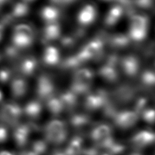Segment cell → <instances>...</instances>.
<instances>
[{
    "label": "cell",
    "instance_id": "cell-10",
    "mask_svg": "<svg viewBox=\"0 0 155 155\" xmlns=\"http://www.w3.org/2000/svg\"><path fill=\"white\" fill-rule=\"evenodd\" d=\"M122 10L119 7H115L113 8L111 10L110 12L109 13V15L107 17V23H114L119 18L120 14H121Z\"/></svg>",
    "mask_w": 155,
    "mask_h": 155
},
{
    "label": "cell",
    "instance_id": "cell-12",
    "mask_svg": "<svg viewBox=\"0 0 155 155\" xmlns=\"http://www.w3.org/2000/svg\"><path fill=\"white\" fill-rule=\"evenodd\" d=\"M125 150V147L124 145L121 143H118L116 142H114L110 148H109L107 150L109 151L108 153L111 155H119L124 152Z\"/></svg>",
    "mask_w": 155,
    "mask_h": 155
},
{
    "label": "cell",
    "instance_id": "cell-21",
    "mask_svg": "<svg viewBox=\"0 0 155 155\" xmlns=\"http://www.w3.org/2000/svg\"><path fill=\"white\" fill-rule=\"evenodd\" d=\"M53 155H66V154L63 153V152H61L60 151H57V152H55L54 154Z\"/></svg>",
    "mask_w": 155,
    "mask_h": 155
},
{
    "label": "cell",
    "instance_id": "cell-8",
    "mask_svg": "<svg viewBox=\"0 0 155 155\" xmlns=\"http://www.w3.org/2000/svg\"><path fill=\"white\" fill-rule=\"evenodd\" d=\"M110 128L107 125H101L94 129L92 133V138L94 141H100L110 136Z\"/></svg>",
    "mask_w": 155,
    "mask_h": 155
},
{
    "label": "cell",
    "instance_id": "cell-17",
    "mask_svg": "<svg viewBox=\"0 0 155 155\" xmlns=\"http://www.w3.org/2000/svg\"><path fill=\"white\" fill-rule=\"evenodd\" d=\"M145 117L147 121L150 122H152L155 120V113L154 111H152L151 113H146Z\"/></svg>",
    "mask_w": 155,
    "mask_h": 155
},
{
    "label": "cell",
    "instance_id": "cell-7",
    "mask_svg": "<svg viewBox=\"0 0 155 155\" xmlns=\"http://www.w3.org/2000/svg\"><path fill=\"white\" fill-rule=\"evenodd\" d=\"M137 120V116L133 113H124L120 115L117 120V123L120 127L127 128L131 127Z\"/></svg>",
    "mask_w": 155,
    "mask_h": 155
},
{
    "label": "cell",
    "instance_id": "cell-5",
    "mask_svg": "<svg viewBox=\"0 0 155 155\" xmlns=\"http://www.w3.org/2000/svg\"><path fill=\"white\" fill-rule=\"evenodd\" d=\"M95 16V9L92 5H87L79 13V21L84 24H87L91 23L94 20Z\"/></svg>",
    "mask_w": 155,
    "mask_h": 155
},
{
    "label": "cell",
    "instance_id": "cell-1",
    "mask_svg": "<svg viewBox=\"0 0 155 155\" xmlns=\"http://www.w3.org/2000/svg\"><path fill=\"white\" fill-rule=\"evenodd\" d=\"M47 138L51 142L60 143L64 141L66 133L62 122L54 121L51 122L47 127Z\"/></svg>",
    "mask_w": 155,
    "mask_h": 155
},
{
    "label": "cell",
    "instance_id": "cell-2",
    "mask_svg": "<svg viewBox=\"0 0 155 155\" xmlns=\"http://www.w3.org/2000/svg\"><path fill=\"white\" fill-rule=\"evenodd\" d=\"M155 140V135L150 131H141L133 138V142L138 147H143L152 143Z\"/></svg>",
    "mask_w": 155,
    "mask_h": 155
},
{
    "label": "cell",
    "instance_id": "cell-25",
    "mask_svg": "<svg viewBox=\"0 0 155 155\" xmlns=\"http://www.w3.org/2000/svg\"><path fill=\"white\" fill-rule=\"evenodd\" d=\"M132 155H139V154H132Z\"/></svg>",
    "mask_w": 155,
    "mask_h": 155
},
{
    "label": "cell",
    "instance_id": "cell-11",
    "mask_svg": "<svg viewBox=\"0 0 155 155\" xmlns=\"http://www.w3.org/2000/svg\"><path fill=\"white\" fill-rule=\"evenodd\" d=\"M27 134H28L27 130L24 128L20 129L15 133V139L18 145H23L27 141V135H28Z\"/></svg>",
    "mask_w": 155,
    "mask_h": 155
},
{
    "label": "cell",
    "instance_id": "cell-18",
    "mask_svg": "<svg viewBox=\"0 0 155 155\" xmlns=\"http://www.w3.org/2000/svg\"><path fill=\"white\" fill-rule=\"evenodd\" d=\"M6 137V130L0 128V141H4Z\"/></svg>",
    "mask_w": 155,
    "mask_h": 155
},
{
    "label": "cell",
    "instance_id": "cell-6",
    "mask_svg": "<svg viewBox=\"0 0 155 155\" xmlns=\"http://www.w3.org/2000/svg\"><path fill=\"white\" fill-rule=\"evenodd\" d=\"M82 140L80 137H74L66 150V155H81L82 152Z\"/></svg>",
    "mask_w": 155,
    "mask_h": 155
},
{
    "label": "cell",
    "instance_id": "cell-4",
    "mask_svg": "<svg viewBox=\"0 0 155 155\" xmlns=\"http://www.w3.org/2000/svg\"><path fill=\"white\" fill-rule=\"evenodd\" d=\"M30 29L25 25L17 28V34L15 36V41L18 45H27L31 42Z\"/></svg>",
    "mask_w": 155,
    "mask_h": 155
},
{
    "label": "cell",
    "instance_id": "cell-26",
    "mask_svg": "<svg viewBox=\"0 0 155 155\" xmlns=\"http://www.w3.org/2000/svg\"><path fill=\"white\" fill-rule=\"evenodd\" d=\"M106 1H109V0H106Z\"/></svg>",
    "mask_w": 155,
    "mask_h": 155
},
{
    "label": "cell",
    "instance_id": "cell-20",
    "mask_svg": "<svg viewBox=\"0 0 155 155\" xmlns=\"http://www.w3.org/2000/svg\"><path fill=\"white\" fill-rule=\"evenodd\" d=\"M0 155H14L12 153L8 151H2L0 152Z\"/></svg>",
    "mask_w": 155,
    "mask_h": 155
},
{
    "label": "cell",
    "instance_id": "cell-9",
    "mask_svg": "<svg viewBox=\"0 0 155 155\" xmlns=\"http://www.w3.org/2000/svg\"><path fill=\"white\" fill-rule=\"evenodd\" d=\"M58 59V54L57 50L54 48L51 47L47 49L45 55V60L49 64H54Z\"/></svg>",
    "mask_w": 155,
    "mask_h": 155
},
{
    "label": "cell",
    "instance_id": "cell-19",
    "mask_svg": "<svg viewBox=\"0 0 155 155\" xmlns=\"http://www.w3.org/2000/svg\"><path fill=\"white\" fill-rule=\"evenodd\" d=\"M21 155H38L34 151H26V152H23L21 154Z\"/></svg>",
    "mask_w": 155,
    "mask_h": 155
},
{
    "label": "cell",
    "instance_id": "cell-24",
    "mask_svg": "<svg viewBox=\"0 0 155 155\" xmlns=\"http://www.w3.org/2000/svg\"><path fill=\"white\" fill-rule=\"evenodd\" d=\"M0 35H1V28H0Z\"/></svg>",
    "mask_w": 155,
    "mask_h": 155
},
{
    "label": "cell",
    "instance_id": "cell-14",
    "mask_svg": "<svg viewBox=\"0 0 155 155\" xmlns=\"http://www.w3.org/2000/svg\"><path fill=\"white\" fill-rule=\"evenodd\" d=\"M34 150L37 154H41L45 151L46 150V145L42 141H36V143H34L33 146Z\"/></svg>",
    "mask_w": 155,
    "mask_h": 155
},
{
    "label": "cell",
    "instance_id": "cell-16",
    "mask_svg": "<svg viewBox=\"0 0 155 155\" xmlns=\"http://www.w3.org/2000/svg\"><path fill=\"white\" fill-rule=\"evenodd\" d=\"M81 155H99V151L96 147H90L83 149Z\"/></svg>",
    "mask_w": 155,
    "mask_h": 155
},
{
    "label": "cell",
    "instance_id": "cell-22",
    "mask_svg": "<svg viewBox=\"0 0 155 155\" xmlns=\"http://www.w3.org/2000/svg\"><path fill=\"white\" fill-rule=\"evenodd\" d=\"M6 1H7V0H0V4L4 3V2Z\"/></svg>",
    "mask_w": 155,
    "mask_h": 155
},
{
    "label": "cell",
    "instance_id": "cell-3",
    "mask_svg": "<svg viewBox=\"0 0 155 155\" xmlns=\"http://www.w3.org/2000/svg\"><path fill=\"white\" fill-rule=\"evenodd\" d=\"M146 25L144 18L140 17H137L133 20L131 34L133 37L136 39H141L145 35Z\"/></svg>",
    "mask_w": 155,
    "mask_h": 155
},
{
    "label": "cell",
    "instance_id": "cell-13",
    "mask_svg": "<svg viewBox=\"0 0 155 155\" xmlns=\"http://www.w3.org/2000/svg\"><path fill=\"white\" fill-rule=\"evenodd\" d=\"M42 15L47 19H53L56 17L57 11L52 8H45L42 11Z\"/></svg>",
    "mask_w": 155,
    "mask_h": 155
},
{
    "label": "cell",
    "instance_id": "cell-15",
    "mask_svg": "<svg viewBox=\"0 0 155 155\" xmlns=\"http://www.w3.org/2000/svg\"><path fill=\"white\" fill-rule=\"evenodd\" d=\"M78 81L81 82H85V81H89L91 78V74L87 71H82L77 74Z\"/></svg>",
    "mask_w": 155,
    "mask_h": 155
},
{
    "label": "cell",
    "instance_id": "cell-23",
    "mask_svg": "<svg viewBox=\"0 0 155 155\" xmlns=\"http://www.w3.org/2000/svg\"><path fill=\"white\" fill-rule=\"evenodd\" d=\"M101 155H111V154H109V153H103V154H101Z\"/></svg>",
    "mask_w": 155,
    "mask_h": 155
}]
</instances>
